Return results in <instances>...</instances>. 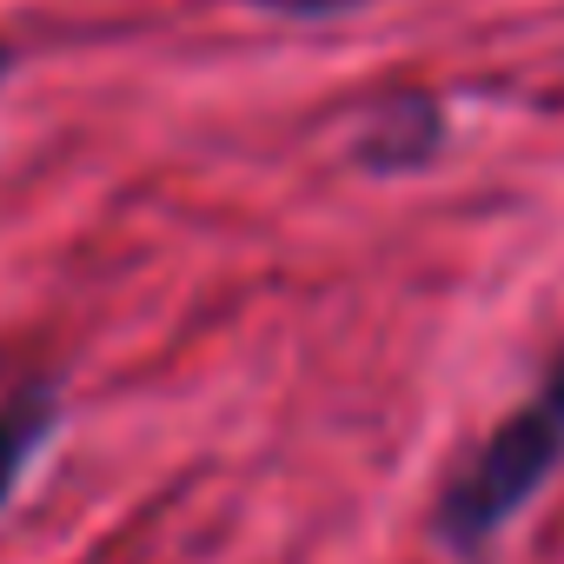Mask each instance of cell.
<instances>
[{"label":"cell","mask_w":564,"mask_h":564,"mask_svg":"<svg viewBox=\"0 0 564 564\" xmlns=\"http://www.w3.org/2000/svg\"><path fill=\"white\" fill-rule=\"evenodd\" d=\"M564 471V352L538 372V386L458 458L432 505V538L452 557H478L498 531Z\"/></svg>","instance_id":"cell-1"},{"label":"cell","mask_w":564,"mask_h":564,"mask_svg":"<svg viewBox=\"0 0 564 564\" xmlns=\"http://www.w3.org/2000/svg\"><path fill=\"white\" fill-rule=\"evenodd\" d=\"M259 14H279V21H333V14H359L372 0H252Z\"/></svg>","instance_id":"cell-4"},{"label":"cell","mask_w":564,"mask_h":564,"mask_svg":"<svg viewBox=\"0 0 564 564\" xmlns=\"http://www.w3.org/2000/svg\"><path fill=\"white\" fill-rule=\"evenodd\" d=\"M438 147H445V100H432V94H392L359 127L352 160L366 173H419L425 160H438Z\"/></svg>","instance_id":"cell-2"},{"label":"cell","mask_w":564,"mask_h":564,"mask_svg":"<svg viewBox=\"0 0 564 564\" xmlns=\"http://www.w3.org/2000/svg\"><path fill=\"white\" fill-rule=\"evenodd\" d=\"M8 67H14V47H8V41H0V74H8Z\"/></svg>","instance_id":"cell-5"},{"label":"cell","mask_w":564,"mask_h":564,"mask_svg":"<svg viewBox=\"0 0 564 564\" xmlns=\"http://www.w3.org/2000/svg\"><path fill=\"white\" fill-rule=\"evenodd\" d=\"M54 432H61V386L54 379H21L0 399V511L14 505L28 465L47 452Z\"/></svg>","instance_id":"cell-3"}]
</instances>
